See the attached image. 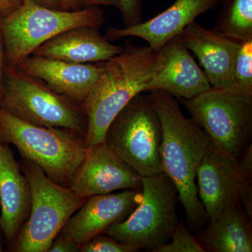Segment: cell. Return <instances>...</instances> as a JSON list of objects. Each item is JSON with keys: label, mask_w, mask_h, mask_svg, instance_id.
<instances>
[{"label": "cell", "mask_w": 252, "mask_h": 252, "mask_svg": "<svg viewBox=\"0 0 252 252\" xmlns=\"http://www.w3.org/2000/svg\"><path fill=\"white\" fill-rule=\"evenodd\" d=\"M149 92L161 123L162 173L177 189L189 229L198 233L205 228L209 220L198 196L197 171L211 142L206 132L183 114L180 102L174 96L160 90Z\"/></svg>", "instance_id": "1"}, {"label": "cell", "mask_w": 252, "mask_h": 252, "mask_svg": "<svg viewBox=\"0 0 252 252\" xmlns=\"http://www.w3.org/2000/svg\"><path fill=\"white\" fill-rule=\"evenodd\" d=\"M122 54L102 62L103 69L82 104L88 119L86 147L104 142L111 123L137 94L148 91L158 51L124 42Z\"/></svg>", "instance_id": "2"}, {"label": "cell", "mask_w": 252, "mask_h": 252, "mask_svg": "<svg viewBox=\"0 0 252 252\" xmlns=\"http://www.w3.org/2000/svg\"><path fill=\"white\" fill-rule=\"evenodd\" d=\"M0 140L13 144L58 185L69 188L86 151L85 136L25 122L0 107Z\"/></svg>", "instance_id": "3"}, {"label": "cell", "mask_w": 252, "mask_h": 252, "mask_svg": "<svg viewBox=\"0 0 252 252\" xmlns=\"http://www.w3.org/2000/svg\"><path fill=\"white\" fill-rule=\"evenodd\" d=\"M105 23L99 6L64 11L46 7L33 0H23L13 12L0 16L7 67L16 69L46 41L72 28L99 29Z\"/></svg>", "instance_id": "4"}, {"label": "cell", "mask_w": 252, "mask_h": 252, "mask_svg": "<svg viewBox=\"0 0 252 252\" xmlns=\"http://www.w3.org/2000/svg\"><path fill=\"white\" fill-rule=\"evenodd\" d=\"M178 101L220 153L238 158L251 144L252 95L236 89L211 87L193 98Z\"/></svg>", "instance_id": "5"}, {"label": "cell", "mask_w": 252, "mask_h": 252, "mask_svg": "<svg viewBox=\"0 0 252 252\" xmlns=\"http://www.w3.org/2000/svg\"><path fill=\"white\" fill-rule=\"evenodd\" d=\"M31 191V210L11 252H48L71 217L86 199L50 180L37 165L22 159L20 163Z\"/></svg>", "instance_id": "6"}, {"label": "cell", "mask_w": 252, "mask_h": 252, "mask_svg": "<svg viewBox=\"0 0 252 252\" xmlns=\"http://www.w3.org/2000/svg\"><path fill=\"white\" fill-rule=\"evenodd\" d=\"M0 107L34 125L67 129L84 136L87 131L82 106L17 69L6 67Z\"/></svg>", "instance_id": "7"}, {"label": "cell", "mask_w": 252, "mask_h": 252, "mask_svg": "<svg viewBox=\"0 0 252 252\" xmlns=\"http://www.w3.org/2000/svg\"><path fill=\"white\" fill-rule=\"evenodd\" d=\"M161 123L149 95L137 94L117 114L104 142L142 177L162 173Z\"/></svg>", "instance_id": "8"}, {"label": "cell", "mask_w": 252, "mask_h": 252, "mask_svg": "<svg viewBox=\"0 0 252 252\" xmlns=\"http://www.w3.org/2000/svg\"><path fill=\"white\" fill-rule=\"evenodd\" d=\"M177 189L165 174L142 177V198L124 221L109 227L104 234L135 247L155 251L171 238L178 223Z\"/></svg>", "instance_id": "9"}, {"label": "cell", "mask_w": 252, "mask_h": 252, "mask_svg": "<svg viewBox=\"0 0 252 252\" xmlns=\"http://www.w3.org/2000/svg\"><path fill=\"white\" fill-rule=\"evenodd\" d=\"M196 181L209 222L227 207L240 203L252 219V182L242 174L238 158L220 153L211 144L199 165Z\"/></svg>", "instance_id": "10"}, {"label": "cell", "mask_w": 252, "mask_h": 252, "mask_svg": "<svg viewBox=\"0 0 252 252\" xmlns=\"http://www.w3.org/2000/svg\"><path fill=\"white\" fill-rule=\"evenodd\" d=\"M142 177L105 142L86 147L84 158L69 189L88 198L117 190L142 189Z\"/></svg>", "instance_id": "11"}, {"label": "cell", "mask_w": 252, "mask_h": 252, "mask_svg": "<svg viewBox=\"0 0 252 252\" xmlns=\"http://www.w3.org/2000/svg\"><path fill=\"white\" fill-rule=\"evenodd\" d=\"M141 198L142 189L89 197L61 232L80 245L103 234L114 223L124 221L135 210Z\"/></svg>", "instance_id": "12"}, {"label": "cell", "mask_w": 252, "mask_h": 252, "mask_svg": "<svg viewBox=\"0 0 252 252\" xmlns=\"http://www.w3.org/2000/svg\"><path fill=\"white\" fill-rule=\"evenodd\" d=\"M211 87L206 74L186 48L180 34L159 50L148 91H165L178 99H189Z\"/></svg>", "instance_id": "13"}, {"label": "cell", "mask_w": 252, "mask_h": 252, "mask_svg": "<svg viewBox=\"0 0 252 252\" xmlns=\"http://www.w3.org/2000/svg\"><path fill=\"white\" fill-rule=\"evenodd\" d=\"M16 69L39 79L56 94L82 106L103 65L102 62L77 64L32 55Z\"/></svg>", "instance_id": "14"}, {"label": "cell", "mask_w": 252, "mask_h": 252, "mask_svg": "<svg viewBox=\"0 0 252 252\" xmlns=\"http://www.w3.org/2000/svg\"><path fill=\"white\" fill-rule=\"evenodd\" d=\"M31 191L9 144L0 140V228L11 251L30 216Z\"/></svg>", "instance_id": "15"}, {"label": "cell", "mask_w": 252, "mask_h": 252, "mask_svg": "<svg viewBox=\"0 0 252 252\" xmlns=\"http://www.w3.org/2000/svg\"><path fill=\"white\" fill-rule=\"evenodd\" d=\"M219 4L220 0H176L170 7L145 22L125 28H109L105 36L110 41L127 36L140 38L154 51H159L198 16L216 9Z\"/></svg>", "instance_id": "16"}, {"label": "cell", "mask_w": 252, "mask_h": 252, "mask_svg": "<svg viewBox=\"0 0 252 252\" xmlns=\"http://www.w3.org/2000/svg\"><path fill=\"white\" fill-rule=\"evenodd\" d=\"M180 36L186 48L198 58L212 87L235 89L233 70L241 43L223 37L195 21Z\"/></svg>", "instance_id": "17"}, {"label": "cell", "mask_w": 252, "mask_h": 252, "mask_svg": "<svg viewBox=\"0 0 252 252\" xmlns=\"http://www.w3.org/2000/svg\"><path fill=\"white\" fill-rule=\"evenodd\" d=\"M124 50V46L111 43L97 28L83 26L60 33L38 47L32 55L89 64L108 61Z\"/></svg>", "instance_id": "18"}, {"label": "cell", "mask_w": 252, "mask_h": 252, "mask_svg": "<svg viewBox=\"0 0 252 252\" xmlns=\"http://www.w3.org/2000/svg\"><path fill=\"white\" fill-rule=\"evenodd\" d=\"M195 238L205 252H252V223L240 203L227 207Z\"/></svg>", "instance_id": "19"}, {"label": "cell", "mask_w": 252, "mask_h": 252, "mask_svg": "<svg viewBox=\"0 0 252 252\" xmlns=\"http://www.w3.org/2000/svg\"><path fill=\"white\" fill-rule=\"evenodd\" d=\"M220 9L212 31L242 43L252 39V0H220Z\"/></svg>", "instance_id": "20"}, {"label": "cell", "mask_w": 252, "mask_h": 252, "mask_svg": "<svg viewBox=\"0 0 252 252\" xmlns=\"http://www.w3.org/2000/svg\"><path fill=\"white\" fill-rule=\"evenodd\" d=\"M233 81L235 89L252 96V39L240 44L235 60Z\"/></svg>", "instance_id": "21"}, {"label": "cell", "mask_w": 252, "mask_h": 252, "mask_svg": "<svg viewBox=\"0 0 252 252\" xmlns=\"http://www.w3.org/2000/svg\"><path fill=\"white\" fill-rule=\"evenodd\" d=\"M170 239L154 252H205L184 221H178Z\"/></svg>", "instance_id": "22"}, {"label": "cell", "mask_w": 252, "mask_h": 252, "mask_svg": "<svg viewBox=\"0 0 252 252\" xmlns=\"http://www.w3.org/2000/svg\"><path fill=\"white\" fill-rule=\"evenodd\" d=\"M135 247L118 241L107 234H100L79 245L81 252H135Z\"/></svg>", "instance_id": "23"}, {"label": "cell", "mask_w": 252, "mask_h": 252, "mask_svg": "<svg viewBox=\"0 0 252 252\" xmlns=\"http://www.w3.org/2000/svg\"><path fill=\"white\" fill-rule=\"evenodd\" d=\"M126 28L143 22L142 0H119V9Z\"/></svg>", "instance_id": "24"}, {"label": "cell", "mask_w": 252, "mask_h": 252, "mask_svg": "<svg viewBox=\"0 0 252 252\" xmlns=\"http://www.w3.org/2000/svg\"><path fill=\"white\" fill-rule=\"evenodd\" d=\"M79 245L72 239L68 238L60 232L55 238L48 252H78Z\"/></svg>", "instance_id": "25"}, {"label": "cell", "mask_w": 252, "mask_h": 252, "mask_svg": "<svg viewBox=\"0 0 252 252\" xmlns=\"http://www.w3.org/2000/svg\"><path fill=\"white\" fill-rule=\"evenodd\" d=\"M238 165L245 178L252 182V145L249 146L243 155L238 158Z\"/></svg>", "instance_id": "26"}, {"label": "cell", "mask_w": 252, "mask_h": 252, "mask_svg": "<svg viewBox=\"0 0 252 252\" xmlns=\"http://www.w3.org/2000/svg\"><path fill=\"white\" fill-rule=\"evenodd\" d=\"M76 10L91 7V6H113L119 9V0H74Z\"/></svg>", "instance_id": "27"}, {"label": "cell", "mask_w": 252, "mask_h": 252, "mask_svg": "<svg viewBox=\"0 0 252 252\" xmlns=\"http://www.w3.org/2000/svg\"><path fill=\"white\" fill-rule=\"evenodd\" d=\"M6 65V52H5L4 39L0 30V98L4 91V81Z\"/></svg>", "instance_id": "28"}, {"label": "cell", "mask_w": 252, "mask_h": 252, "mask_svg": "<svg viewBox=\"0 0 252 252\" xmlns=\"http://www.w3.org/2000/svg\"><path fill=\"white\" fill-rule=\"evenodd\" d=\"M23 0H0V16L13 12L23 4Z\"/></svg>", "instance_id": "29"}, {"label": "cell", "mask_w": 252, "mask_h": 252, "mask_svg": "<svg viewBox=\"0 0 252 252\" xmlns=\"http://www.w3.org/2000/svg\"><path fill=\"white\" fill-rule=\"evenodd\" d=\"M33 1L46 7L61 10L62 0H33Z\"/></svg>", "instance_id": "30"}, {"label": "cell", "mask_w": 252, "mask_h": 252, "mask_svg": "<svg viewBox=\"0 0 252 252\" xmlns=\"http://www.w3.org/2000/svg\"><path fill=\"white\" fill-rule=\"evenodd\" d=\"M61 10H64V11H73V10H76L74 0H62Z\"/></svg>", "instance_id": "31"}, {"label": "cell", "mask_w": 252, "mask_h": 252, "mask_svg": "<svg viewBox=\"0 0 252 252\" xmlns=\"http://www.w3.org/2000/svg\"><path fill=\"white\" fill-rule=\"evenodd\" d=\"M5 246H6V243H5L4 235L0 228V252H4Z\"/></svg>", "instance_id": "32"}]
</instances>
